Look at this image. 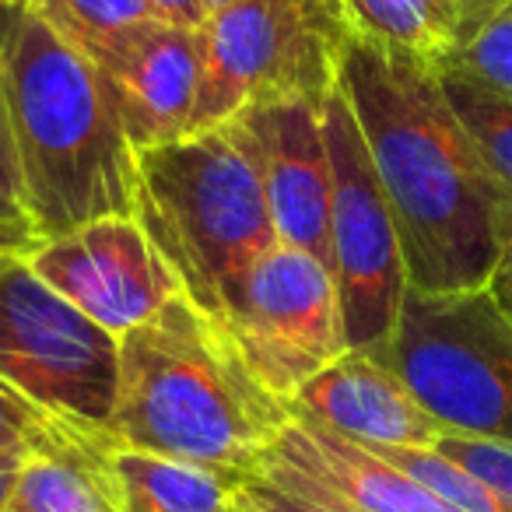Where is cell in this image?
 I'll return each instance as SVG.
<instances>
[{
	"label": "cell",
	"instance_id": "obj_1",
	"mask_svg": "<svg viewBox=\"0 0 512 512\" xmlns=\"http://www.w3.org/2000/svg\"><path fill=\"white\" fill-rule=\"evenodd\" d=\"M337 85L390 204L407 288H484L512 242V207L456 120L439 71L351 36Z\"/></svg>",
	"mask_w": 512,
	"mask_h": 512
},
{
	"label": "cell",
	"instance_id": "obj_2",
	"mask_svg": "<svg viewBox=\"0 0 512 512\" xmlns=\"http://www.w3.org/2000/svg\"><path fill=\"white\" fill-rule=\"evenodd\" d=\"M218 320L186 295L120 337L109 446L190 460L246 481L288 425Z\"/></svg>",
	"mask_w": 512,
	"mask_h": 512
},
{
	"label": "cell",
	"instance_id": "obj_3",
	"mask_svg": "<svg viewBox=\"0 0 512 512\" xmlns=\"http://www.w3.org/2000/svg\"><path fill=\"white\" fill-rule=\"evenodd\" d=\"M0 85L39 242L113 214L134 218L137 151L92 60L32 15L8 46Z\"/></svg>",
	"mask_w": 512,
	"mask_h": 512
},
{
	"label": "cell",
	"instance_id": "obj_4",
	"mask_svg": "<svg viewBox=\"0 0 512 512\" xmlns=\"http://www.w3.org/2000/svg\"><path fill=\"white\" fill-rule=\"evenodd\" d=\"M134 218L186 299L218 323L249 271L278 246L264 186L225 127L137 151Z\"/></svg>",
	"mask_w": 512,
	"mask_h": 512
},
{
	"label": "cell",
	"instance_id": "obj_5",
	"mask_svg": "<svg viewBox=\"0 0 512 512\" xmlns=\"http://www.w3.org/2000/svg\"><path fill=\"white\" fill-rule=\"evenodd\" d=\"M376 358L446 432L512 442V320L484 288H407L390 344Z\"/></svg>",
	"mask_w": 512,
	"mask_h": 512
},
{
	"label": "cell",
	"instance_id": "obj_6",
	"mask_svg": "<svg viewBox=\"0 0 512 512\" xmlns=\"http://www.w3.org/2000/svg\"><path fill=\"white\" fill-rule=\"evenodd\" d=\"M351 29L341 0H232L200 25L204 78L190 134L274 99L327 102Z\"/></svg>",
	"mask_w": 512,
	"mask_h": 512
},
{
	"label": "cell",
	"instance_id": "obj_7",
	"mask_svg": "<svg viewBox=\"0 0 512 512\" xmlns=\"http://www.w3.org/2000/svg\"><path fill=\"white\" fill-rule=\"evenodd\" d=\"M120 383V337L53 292L29 253L0 249V390L106 442Z\"/></svg>",
	"mask_w": 512,
	"mask_h": 512
},
{
	"label": "cell",
	"instance_id": "obj_8",
	"mask_svg": "<svg viewBox=\"0 0 512 512\" xmlns=\"http://www.w3.org/2000/svg\"><path fill=\"white\" fill-rule=\"evenodd\" d=\"M330 155V274L348 351L383 355L407 292L404 253L369 148L341 85L323 106Z\"/></svg>",
	"mask_w": 512,
	"mask_h": 512
},
{
	"label": "cell",
	"instance_id": "obj_9",
	"mask_svg": "<svg viewBox=\"0 0 512 512\" xmlns=\"http://www.w3.org/2000/svg\"><path fill=\"white\" fill-rule=\"evenodd\" d=\"M221 327L281 404L348 351L330 271L306 249L285 242L249 271Z\"/></svg>",
	"mask_w": 512,
	"mask_h": 512
},
{
	"label": "cell",
	"instance_id": "obj_10",
	"mask_svg": "<svg viewBox=\"0 0 512 512\" xmlns=\"http://www.w3.org/2000/svg\"><path fill=\"white\" fill-rule=\"evenodd\" d=\"M29 264L53 292L113 337L130 334L172 299L186 295L141 221L120 214L39 242Z\"/></svg>",
	"mask_w": 512,
	"mask_h": 512
},
{
	"label": "cell",
	"instance_id": "obj_11",
	"mask_svg": "<svg viewBox=\"0 0 512 512\" xmlns=\"http://www.w3.org/2000/svg\"><path fill=\"white\" fill-rule=\"evenodd\" d=\"M323 106L327 102L313 99L256 102L221 127L264 186L278 242L306 249L330 271V155Z\"/></svg>",
	"mask_w": 512,
	"mask_h": 512
},
{
	"label": "cell",
	"instance_id": "obj_12",
	"mask_svg": "<svg viewBox=\"0 0 512 512\" xmlns=\"http://www.w3.org/2000/svg\"><path fill=\"white\" fill-rule=\"evenodd\" d=\"M130 148L148 151L190 134L204 50L200 29L148 22L99 64Z\"/></svg>",
	"mask_w": 512,
	"mask_h": 512
},
{
	"label": "cell",
	"instance_id": "obj_13",
	"mask_svg": "<svg viewBox=\"0 0 512 512\" xmlns=\"http://www.w3.org/2000/svg\"><path fill=\"white\" fill-rule=\"evenodd\" d=\"M288 414L358 446H435L446 435L404 379L365 351H344L334 365L316 372L288 400Z\"/></svg>",
	"mask_w": 512,
	"mask_h": 512
},
{
	"label": "cell",
	"instance_id": "obj_14",
	"mask_svg": "<svg viewBox=\"0 0 512 512\" xmlns=\"http://www.w3.org/2000/svg\"><path fill=\"white\" fill-rule=\"evenodd\" d=\"M267 449L362 512H456L404 470L313 421L288 418Z\"/></svg>",
	"mask_w": 512,
	"mask_h": 512
},
{
	"label": "cell",
	"instance_id": "obj_15",
	"mask_svg": "<svg viewBox=\"0 0 512 512\" xmlns=\"http://www.w3.org/2000/svg\"><path fill=\"white\" fill-rule=\"evenodd\" d=\"M109 470L123 512H242V477L225 470L120 446L109 449Z\"/></svg>",
	"mask_w": 512,
	"mask_h": 512
},
{
	"label": "cell",
	"instance_id": "obj_16",
	"mask_svg": "<svg viewBox=\"0 0 512 512\" xmlns=\"http://www.w3.org/2000/svg\"><path fill=\"white\" fill-rule=\"evenodd\" d=\"M351 36L442 71L463 46L442 0H341Z\"/></svg>",
	"mask_w": 512,
	"mask_h": 512
},
{
	"label": "cell",
	"instance_id": "obj_17",
	"mask_svg": "<svg viewBox=\"0 0 512 512\" xmlns=\"http://www.w3.org/2000/svg\"><path fill=\"white\" fill-rule=\"evenodd\" d=\"M0 512H123L109 449L25 460Z\"/></svg>",
	"mask_w": 512,
	"mask_h": 512
},
{
	"label": "cell",
	"instance_id": "obj_18",
	"mask_svg": "<svg viewBox=\"0 0 512 512\" xmlns=\"http://www.w3.org/2000/svg\"><path fill=\"white\" fill-rule=\"evenodd\" d=\"M442 92L453 106L456 120L463 123L467 137L474 141L484 169L498 183L512 207V99L460 71H439Z\"/></svg>",
	"mask_w": 512,
	"mask_h": 512
},
{
	"label": "cell",
	"instance_id": "obj_19",
	"mask_svg": "<svg viewBox=\"0 0 512 512\" xmlns=\"http://www.w3.org/2000/svg\"><path fill=\"white\" fill-rule=\"evenodd\" d=\"M36 15L95 67L141 25L155 22L144 0H36Z\"/></svg>",
	"mask_w": 512,
	"mask_h": 512
},
{
	"label": "cell",
	"instance_id": "obj_20",
	"mask_svg": "<svg viewBox=\"0 0 512 512\" xmlns=\"http://www.w3.org/2000/svg\"><path fill=\"white\" fill-rule=\"evenodd\" d=\"M235 498L246 512H362L302 474L299 467L274 456L271 449H264L256 470L239 484Z\"/></svg>",
	"mask_w": 512,
	"mask_h": 512
},
{
	"label": "cell",
	"instance_id": "obj_21",
	"mask_svg": "<svg viewBox=\"0 0 512 512\" xmlns=\"http://www.w3.org/2000/svg\"><path fill=\"white\" fill-rule=\"evenodd\" d=\"M369 453H376L379 460H386L390 467L404 470L407 477L432 491L439 502H446L456 512H509L495 498V491L488 484L477 481L470 470H463L460 463H453L449 456H442L432 446H365Z\"/></svg>",
	"mask_w": 512,
	"mask_h": 512
},
{
	"label": "cell",
	"instance_id": "obj_22",
	"mask_svg": "<svg viewBox=\"0 0 512 512\" xmlns=\"http://www.w3.org/2000/svg\"><path fill=\"white\" fill-rule=\"evenodd\" d=\"M106 449L113 446L71 432L67 425H60V421L46 418L32 404H25L22 397L0 390V453H11L18 460H32V456L106 453Z\"/></svg>",
	"mask_w": 512,
	"mask_h": 512
},
{
	"label": "cell",
	"instance_id": "obj_23",
	"mask_svg": "<svg viewBox=\"0 0 512 512\" xmlns=\"http://www.w3.org/2000/svg\"><path fill=\"white\" fill-rule=\"evenodd\" d=\"M446 67L512 99V4L498 18H491L474 39H467Z\"/></svg>",
	"mask_w": 512,
	"mask_h": 512
},
{
	"label": "cell",
	"instance_id": "obj_24",
	"mask_svg": "<svg viewBox=\"0 0 512 512\" xmlns=\"http://www.w3.org/2000/svg\"><path fill=\"white\" fill-rule=\"evenodd\" d=\"M432 449H439L442 456H449V460L460 463L463 470H470L481 484H488L498 502L512 512V442L446 432Z\"/></svg>",
	"mask_w": 512,
	"mask_h": 512
},
{
	"label": "cell",
	"instance_id": "obj_25",
	"mask_svg": "<svg viewBox=\"0 0 512 512\" xmlns=\"http://www.w3.org/2000/svg\"><path fill=\"white\" fill-rule=\"evenodd\" d=\"M0 225L11 228L29 249L39 246L36 232H32L29 211H25V190H22V172H18V151H15V134H11L4 85H0Z\"/></svg>",
	"mask_w": 512,
	"mask_h": 512
},
{
	"label": "cell",
	"instance_id": "obj_26",
	"mask_svg": "<svg viewBox=\"0 0 512 512\" xmlns=\"http://www.w3.org/2000/svg\"><path fill=\"white\" fill-rule=\"evenodd\" d=\"M442 4H446L449 15L456 18V25H460V39L467 43V39H474L477 32L491 22V18L502 15L512 0H442Z\"/></svg>",
	"mask_w": 512,
	"mask_h": 512
},
{
	"label": "cell",
	"instance_id": "obj_27",
	"mask_svg": "<svg viewBox=\"0 0 512 512\" xmlns=\"http://www.w3.org/2000/svg\"><path fill=\"white\" fill-rule=\"evenodd\" d=\"M155 22L179 25V29H200L211 15L207 0H144Z\"/></svg>",
	"mask_w": 512,
	"mask_h": 512
},
{
	"label": "cell",
	"instance_id": "obj_28",
	"mask_svg": "<svg viewBox=\"0 0 512 512\" xmlns=\"http://www.w3.org/2000/svg\"><path fill=\"white\" fill-rule=\"evenodd\" d=\"M36 15V0H0V64L8 57V46L15 43L18 29Z\"/></svg>",
	"mask_w": 512,
	"mask_h": 512
},
{
	"label": "cell",
	"instance_id": "obj_29",
	"mask_svg": "<svg viewBox=\"0 0 512 512\" xmlns=\"http://www.w3.org/2000/svg\"><path fill=\"white\" fill-rule=\"evenodd\" d=\"M484 292H488L491 302H495V306L512 320V242H509V249L502 253V260L495 264V271H491Z\"/></svg>",
	"mask_w": 512,
	"mask_h": 512
},
{
	"label": "cell",
	"instance_id": "obj_30",
	"mask_svg": "<svg viewBox=\"0 0 512 512\" xmlns=\"http://www.w3.org/2000/svg\"><path fill=\"white\" fill-rule=\"evenodd\" d=\"M25 460H18V456L11 453H0V509H4V502H8L11 488H15V477L18 470H22Z\"/></svg>",
	"mask_w": 512,
	"mask_h": 512
},
{
	"label": "cell",
	"instance_id": "obj_31",
	"mask_svg": "<svg viewBox=\"0 0 512 512\" xmlns=\"http://www.w3.org/2000/svg\"><path fill=\"white\" fill-rule=\"evenodd\" d=\"M0 249H18V253H32V249L25 246V242L18 239V235L11 232V228H4V225H0Z\"/></svg>",
	"mask_w": 512,
	"mask_h": 512
},
{
	"label": "cell",
	"instance_id": "obj_32",
	"mask_svg": "<svg viewBox=\"0 0 512 512\" xmlns=\"http://www.w3.org/2000/svg\"><path fill=\"white\" fill-rule=\"evenodd\" d=\"M225 4H232V0H207V8H211V11H218V8H225Z\"/></svg>",
	"mask_w": 512,
	"mask_h": 512
},
{
	"label": "cell",
	"instance_id": "obj_33",
	"mask_svg": "<svg viewBox=\"0 0 512 512\" xmlns=\"http://www.w3.org/2000/svg\"><path fill=\"white\" fill-rule=\"evenodd\" d=\"M242 512H246V509H242Z\"/></svg>",
	"mask_w": 512,
	"mask_h": 512
}]
</instances>
